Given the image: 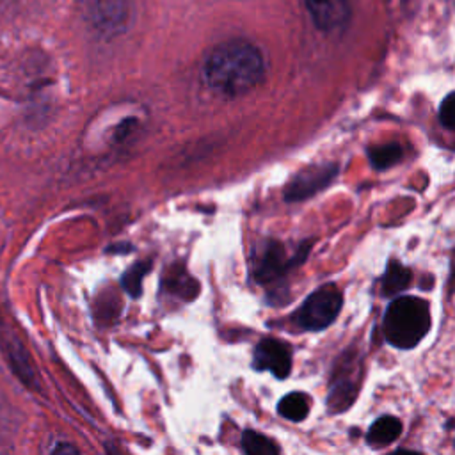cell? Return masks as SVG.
<instances>
[{
  "label": "cell",
  "mask_w": 455,
  "mask_h": 455,
  "mask_svg": "<svg viewBox=\"0 0 455 455\" xmlns=\"http://www.w3.org/2000/svg\"><path fill=\"white\" fill-rule=\"evenodd\" d=\"M53 451L59 453V451H76V450L73 446H69V444H62V446H55Z\"/></svg>",
  "instance_id": "obj_15"
},
{
  "label": "cell",
  "mask_w": 455,
  "mask_h": 455,
  "mask_svg": "<svg viewBox=\"0 0 455 455\" xmlns=\"http://www.w3.org/2000/svg\"><path fill=\"white\" fill-rule=\"evenodd\" d=\"M368 160L373 169L384 171L395 164H398L403 156V149L396 142H387V144H377L366 149Z\"/></svg>",
  "instance_id": "obj_10"
},
{
  "label": "cell",
  "mask_w": 455,
  "mask_h": 455,
  "mask_svg": "<svg viewBox=\"0 0 455 455\" xmlns=\"http://www.w3.org/2000/svg\"><path fill=\"white\" fill-rule=\"evenodd\" d=\"M300 258H286L284 247L275 240H263L252 249L251 263L252 274L258 283H270L288 272L290 267L300 263Z\"/></svg>",
  "instance_id": "obj_4"
},
{
  "label": "cell",
  "mask_w": 455,
  "mask_h": 455,
  "mask_svg": "<svg viewBox=\"0 0 455 455\" xmlns=\"http://www.w3.org/2000/svg\"><path fill=\"white\" fill-rule=\"evenodd\" d=\"M338 174L336 164H316L297 172L284 188L286 201H302L325 188Z\"/></svg>",
  "instance_id": "obj_5"
},
{
  "label": "cell",
  "mask_w": 455,
  "mask_h": 455,
  "mask_svg": "<svg viewBox=\"0 0 455 455\" xmlns=\"http://www.w3.org/2000/svg\"><path fill=\"white\" fill-rule=\"evenodd\" d=\"M412 281V272L403 267L398 261H389L386 274L382 275V293L384 295H396L400 291H403Z\"/></svg>",
  "instance_id": "obj_9"
},
{
  "label": "cell",
  "mask_w": 455,
  "mask_h": 455,
  "mask_svg": "<svg viewBox=\"0 0 455 455\" xmlns=\"http://www.w3.org/2000/svg\"><path fill=\"white\" fill-rule=\"evenodd\" d=\"M430 329V307L423 299H395L384 315V334L396 348L416 347Z\"/></svg>",
  "instance_id": "obj_2"
},
{
  "label": "cell",
  "mask_w": 455,
  "mask_h": 455,
  "mask_svg": "<svg viewBox=\"0 0 455 455\" xmlns=\"http://www.w3.org/2000/svg\"><path fill=\"white\" fill-rule=\"evenodd\" d=\"M252 364L256 370H267L277 379H284L291 370V355L283 341L267 338L256 345Z\"/></svg>",
  "instance_id": "obj_6"
},
{
  "label": "cell",
  "mask_w": 455,
  "mask_h": 455,
  "mask_svg": "<svg viewBox=\"0 0 455 455\" xmlns=\"http://www.w3.org/2000/svg\"><path fill=\"white\" fill-rule=\"evenodd\" d=\"M400 434H402V421L395 416H382L371 423L366 434V441L373 448H384V446H389L393 441H396Z\"/></svg>",
  "instance_id": "obj_8"
},
{
  "label": "cell",
  "mask_w": 455,
  "mask_h": 455,
  "mask_svg": "<svg viewBox=\"0 0 455 455\" xmlns=\"http://www.w3.org/2000/svg\"><path fill=\"white\" fill-rule=\"evenodd\" d=\"M277 412L290 421H302L309 412L307 396L304 393H288L277 403Z\"/></svg>",
  "instance_id": "obj_11"
},
{
  "label": "cell",
  "mask_w": 455,
  "mask_h": 455,
  "mask_svg": "<svg viewBox=\"0 0 455 455\" xmlns=\"http://www.w3.org/2000/svg\"><path fill=\"white\" fill-rule=\"evenodd\" d=\"M450 284L455 288V252L451 256V275H450Z\"/></svg>",
  "instance_id": "obj_14"
},
{
  "label": "cell",
  "mask_w": 455,
  "mask_h": 455,
  "mask_svg": "<svg viewBox=\"0 0 455 455\" xmlns=\"http://www.w3.org/2000/svg\"><path fill=\"white\" fill-rule=\"evenodd\" d=\"M439 121L444 128L455 130V92L448 94L439 107Z\"/></svg>",
  "instance_id": "obj_13"
},
{
  "label": "cell",
  "mask_w": 455,
  "mask_h": 455,
  "mask_svg": "<svg viewBox=\"0 0 455 455\" xmlns=\"http://www.w3.org/2000/svg\"><path fill=\"white\" fill-rule=\"evenodd\" d=\"M343 304L341 291L336 284L329 283L313 291L297 311L295 320L307 331H320L331 325Z\"/></svg>",
  "instance_id": "obj_3"
},
{
  "label": "cell",
  "mask_w": 455,
  "mask_h": 455,
  "mask_svg": "<svg viewBox=\"0 0 455 455\" xmlns=\"http://www.w3.org/2000/svg\"><path fill=\"white\" fill-rule=\"evenodd\" d=\"M204 82L217 94L235 98L254 89L265 76V60L258 46L231 39L215 46L203 66Z\"/></svg>",
  "instance_id": "obj_1"
},
{
  "label": "cell",
  "mask_w": 455,
  "mask_h": 455,
  "mask_svg": "<svg viewBox=\"0 0 455 455\" xmlns=\"http://www.w3.org/2000/svg\"><path fill=\"white\" fill-rule=\"evenodd\" d=\"M315 25L325 32L338 30L350 18L348 0H304Z\"/></svg>",
  "instance_id": "obj_7"
},
{
  "label": "cell",
  "mask_w": 455,
  "mask_h": 455,
  "mask_svg": "<svg viewBox=\"0 0 455 455\" xmlns=\"http://www.w3.org/2000/svg\"><path fill=\"white\" fill-rule=\"evenodd\" d=\"M242 448L249 455H268L279 451L277 444H274L268 437L254 430H245L242 434Z\"/></svg>",
  "instance_id": "obj_12"
}]
</instances>
